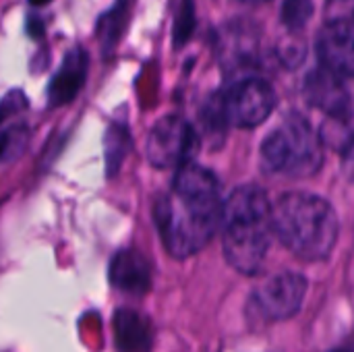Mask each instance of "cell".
Listing matches in <instances>:
<instances>
[{
  "mask_svg": "<svg viewBox=\"0 0 354 352\" xmlns=\"http://www.w3.org/2000/svg\"><path fill=\"white\" fill-rule=\"evenodd\" d=\"M222 214L224 201L216 176L193 162L176 170L170 193L158 197L153 205L162 243L176 259L201 251L222 226Z\"/></svg>",
  "mask_w": 354,
  "mask_h": 352,
  "instance_id": "cell-1",
  "label": "cell"
},
{
  "mask_svg": "<svg viewBox=\"0 0 354 352\" xmlns=\"http://www.w3.org/2000/svg\"><path fill=\"white\" fill-rule=\"evenodd\" d=\"M274 237V203L257 185L236 187L224 201L222 249L226 261L245 276L259 274Z\"/></svg>",
  "mask_w": 354,
  "mask_h": 352,
  "instance_id": "cell-2",
  "label": "cell"
},
{
  "mask_svg": "<svg viewBox=\"0 0 354 352\" xmlns=\"http://www.w3.org/2000/svg\"><path fill=\"white\" fill-rule=\"evenodd\" d=\"M338 216L319 195L290 191L274 201V234L299 259L322 261L338 241Z\"/></svg>",
  "mask_w": 354,
  "mask_h": 352,
  "instance_id": "cell-3",
  "label": "cell"
},
{
  "mask_svg": "<svg viewBox=\"0 0 354 352\" xmlns=\"http://www.w3.org/2000/svg\"><path fill=\"white\" fill-rule=\"evenodd\" d=\"M261 164L278 176L309 178L324 164L322 137L303 116L292 114L263 141Z\"/></svg>",
  "mask_w": 354,
  "mask_h": 352,
  "instance_id": "cell-4",
  "label": "cell"
},
{
  "mask_svg": "<svg viewBox=\"0 0 354 352\" xmlns=\"http://www.w3.org/2000/svg\"><path fill=\"white\" fill-rule=\"evenodd\" d=\"M224 120L228 127L253 129L266 122L276 108V91L259 77H245L220 93Z\"/></svg>",
  "mask_w": 354,
  "mask_h": 352,
  "instance_id": "cell-5",
  "label": "cell"
},
{
  "mask_svg": "<svg viewBox=\"0 0 354 352\" xmlns=\"http://www.w3.org/2000/svg\"><path fill=\"white\" fill-rule=\"evenodd\" d=\"M199 147L193 124L176 114L160 118L147 137V160L156 168H180Z\"/></svg>",
  "mask_w": 354,
  "mask_h": 352,
  "instance_id": "cell-6",
  "label": "cell"
},
{
  "mask_svg": "<svg viewBox=\"0 0 354 352\" xmlns=\"http://www.w3.org/2000/svg\"><path fill=\"white\" fill-rule=\"evenodd\" d=\"M307 295V278L295 272H282L266 280L251 295V307L263 322L290 319L303 307Z\"/></svg>",
  "mask_w": 354,
  "mask_h": 352,
  "instance_id": "cell-7",
  "label": "cell"
},
{
  "mask_svg": "<svg viewBox=\"0 0 354 352\" xmlns=\"http://www.w3.org/2000/svg\"><path fill=\"white\" fill-rule=\"evenodd\" d=\"M303 93L311 106L328 114L330 120H351L353 112V95L344 83V77L319 66L305 77Z\"/></svg>",
  "mask_w": 354,
  "mask_h": 352,
  "instance_id": "cell-8",
  "label": "cell"
},
{
  "mask_svg": "<svg viewBox=\"0 0 354 352\" xmlns=\"http://www.w3.org/2000/svg\"><path fill=\"white\" fill-rule=\"evenodd\" d=\"M216 56L226 71H245L257 64L259 31L249 21H228L216 33Z\"/></svg>",
  "mask_w": 354,
  "mask_h": 352,
  "instance_id": "cell-9",
  "label": "cell"
},
{
  "mask_svg": "<svg viewBox=\"0 0 354 352\" xmlns=\"http://www.w3.org/2000/svg\"><path fill=\"white\" fill-rule=\"evenodd\" d=\"M317 56L322 66L348 79L354 77V27L346 19H332L317 33Z\"/></svg>",
  "mask_w": 354,
  "mask_h": 352,
  "instance_id": "cell-10",
  "label": "cell"
},
{
  "mask_svg": "<svg viewBox=\"0 0 354 352\" xmlns=\"http://www.w3.org/2000/svg\"><path fill=\"white\" fill-rule=\"evenodd\" d=\"M87 64H89V58L81 46H75L64 54V60L60 68L54 73L50 87H48V102L52 108L64 106L75 100V95L81 91L85 83Z\"/></svg>",
  "mask_w": 354,
  "mask_h": 352,
  "instance_id": "cell-11",
  "label": "cell"
},
{
  "mask_svg": "<svg viewBox=\"0 0 354 352\" xmlns=\"http://www.w3.org/2000/svg\"><path fill=\"white\" fill-rule=\"evenodd\" d=\"M110 282L127 295H145L151 288V266L135 249L118 251L110 261Z\"/></svg>",
  "mask_w": 354,
  "mask_h": 352,
  "instance_id": "cell-12",
  "label": "cell"
},
{
  "mask_svg": "<svg viewBox=\"0 0 354 352\" xmlns=\"http://www.w3.org/2000/svg\"><path fill=\"white\" fill-rule=\"evenodd\" d=\"M116 344L122 352H147L151 346L149 324L131 309H120L114 315Z\"/></svg>",
  "mask_w": 354,
  "mask_h": 352,
  "instance_id": "cell-13",
  "label": "cell"
},
{
  "mask_svg": "<svg viewBox=\"0 0 354 352\" xmlns=\"http://www.w3.org/2000/svg\"><path fill=\"white\" fill-rule=\"evenodd\" d=\"M129 17V0H116L100 19H97V39L106 52L116 48Z\"/></svg>",
  "mask_w": 354,
  "mask_h": 352,
  "instance_id": "cell-14",
  "label": "cell"
},
{
  "mask_svg": "<svg viewBox=\"0 0 354 352\" xmlns=\"http://www.w3.org/2000/svg\"><path fill=\"white\" fill-rule=\"evenodd\" d=\"M313 17V0H284L280 19L290 31H301Z\"/></svg>",
  "mask_w": 354,
  "mask_h": 352,
  "instance_id": "cell-15",
  "label": "cell"
},
{
  "mask_svg": "<svg viewBox=\"0 0 354 352\" xmlns=\"http://www.w3.org/2000/svg\"><path fill=\"white\" fill-rule=\"evenodd\" d=\"M29 143V129L23 124H15L10 129L4 131L2 137V162L10 164L12 160H17Z\"/></svg>",
  "mask_w": 354,
  "mask_h": 352,
  "instance_id": "cell-16",
  "label": "cell"
},
{
  "mask_svg": "<svg viewBox=\"0 0 354 352\" xmlns=\"http://www.w3.org/2000/svg\"><path fill=\"white\" fill-rule=\"evenodd\" d=\"M106 158H108V168L110 172L118 170L120 166V160L124 156V149H127V143H129V133L122 124H112L110 131H108V137H106Z\"/></svg>",
  "mask_w": 354,
  "mask_h": 352,
  "instance_id": "cell-17",
  "label": "cell"
},
{
  "mask_svg": "<svg viewBox=\"0 0 354 352\" xmlns=\"http://www.w3.org/2000/svg\"><path fill=\"white\" fill-rule=\"evenodd\" d=\"M195 23H197V19H195V2L193 0H183L178 12H176V21H174V46L176 48L183 46L191 37V33L195 29Z\"/></svg>",
  "mask_w": 354,
  "mask_h": 352,
  "instance_id": "cell-18",
  "label": "cell"
},
{
  "mask_svg": "<svg viewBox=\"0 0 354 352\" xmlns=\"http://www.w3.org/2000/svg\"><path fill=\"white\" fill-rule=\"evenodd\" d=\"M278 56H280V62H284L286 66H297L305 58V44L301 39H286L278 48Z\"/></svg>",
  "mask_w": 354,
  "mask_h": 352,
  "instance_id": "cell-19",
  "label": "cell"
},
{
  "mask_svg": "<svg viewBox=\"0 0 354 352\" xmlns=\"http://www.w3.org/2000/svg\"><path fill=\"white\" fill-rule=\"evenodd\" d=\"M239 2H243V4H251V6H255V4H263V2H270V0H239Z\"/></svg>",
  "mask_w": 354,
  "mask_h": 352,
  "instance_id": "cell-20",
  "label": "cell"
},
{
  "mask_svg": "<svg viewBox=\"0 0 354 352\" xmlns=\"http://www.w3.org/2000/svg\"><path fill=\"white\" fill-rule=\"evenodd\" d=\"M33 6H39V4H46V2H50V0H29Z\"/></svg>",
  "mask_w": 354,
  "mask_h": 352,
  "instance_id": "cell-21",
  "label": "cell"
},
{
  "mask_svg": "<svg viewBox=\"0 0 354 352\" xmlns=\"http://www.w3.org/2000/svg\"><path fill=\"white\" fill-rule=\"evenodd\" d=\"M330 2H334V4H338L340 0H330ZM342 2H346V0H342Z\"/></svg>",
  "mask_w": 354,
  "mask_h": 352,
  "instance_id": "cell-22",
  "label": "cell"
}]
</instances>
